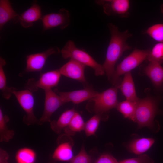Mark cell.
Masks as SVG:
<instances>
[{
    "mask_svg": "<svg viewBox=\"0 0 163 163\" xmlns=\"http://www.w3.org/2000/svg\"><path fill=\"white\" fill-rule=\"evenodd\" d=\"M76 112L73 108L66 110L61 115L57 120L51 121L50 124L52 130L56 133H60L69 125Z\"/></svg>",
    "mask_w": 163,
    "mask_h": 163,
    "instance_id": "obj_19",
    "label": "cell"
},
{
    "mask_svg": "<svg viewBox=\"0 0 163 163\" xmlns=\"http://www.w3.org/2000/svg\"><path fill=\"white\" fill-rule=\"evenodd\" d=\"M61 74L59 69L47 72L41 74L39 78L28 79L24 87L32 92L37 91L39 88L44 90L56 86L59 81Z\"/></svg>",
    "mask_w": 163,
    "mask_h": 163,
    "instance_id": "obj_7",
    "label": "cell"
},
{
    "mask_svg": "<svg viewBox=\"0 0 163 163\" xmlns=\"http://www.w3.org/2000/svg\"><path fill=\"white\" fill-rule=\"evenodd\" d=\"M155 140L152 138H143L136 139L130 144V150L136 154H141L147 150L152 145Z\"/></svg>",
    "mask_w": 163,
    "mask_h": 163,
    "instance_id": "obj_21",
    "label": "cell"
},
{
    "mask_svg": "<svg viewBox=\"0 0 163 163\" xmlns=\"http://www.w3.org/2000/svg\"><path fill=\"white\" fill-rule=\"evenodd\" d=\"M96 2L103 6L104 12L107 16L127 18L129 15L128 0H101Z\"/></svg>",
    "mask_w": 163,
    "mask_h": 163,
    "instance_id": "obj_10",
    "label": "cell"
},
{
    "mask_svg": "<svg viewBox=\"0 0 163 163\" xmlns=\"http://www.w3.org/2000/svg\"><path fill=\"white\" fill-rule=\"evenodd\" d=\"M41 20L44 31L56 27L63 29L70 24V14L67 10L62 8L57 13H51L44 15Z\"/></svg>",
    "mask_w": 163,
    "mask_h": 163,
    "instance_id": "obj_12",
    "label": "cell"
},
{
    "mask_svg": "<svg viewBox=\"0 0 163 163\" xmlns=\"http://www.w3.org/2000/svg\"><path fill=\"white\" fill-rule=\"evenodd\" d=\"M85 66L78 61L70 59L59 70L61 74L66 77L86 83V80L84 74Z\"/></svg>",
    "mask_w": 163,
    "mask_h": 163,
    "instance_id": "obj_14",
    "label": "cell"
},
{
    "mask_svg": "<svg viewBox=\"0 0 163 163\" xmlns=\"http://www.w3.org/2000/svg\"><path fill=\"white\" fill-rule=\"evenodd\" d=\"M45 97L43 113L38 124L41 125L50 122L52 114L60 106L66 103L62 97L51 89L44 90Z\"/></svg>",
    "mask_w": 163,
    "mask_h": 163,
    "instance_id": "obj_9",
    "label": "cell"
},
{
    "mask_svg": "<svg viewBox=\"0 0 163 163\" xmlns=\"http://www.w3.org/2000/svg\"><path fill=\"white\" fill-rule=\"evenodd\" d=\"M9 155L8 153L1 148H0V163H9Z\"/></svg>",
    "mask_w": 163,
    "mask_h": 163,
    "instance_id": "obj_32",
    "label": "cell"
},
{
    "mask_svg": "<svg viewBox=\"0 0 163 163\" xmlns=\"http://www.w3.org/2000/svg\"><path fill=\"white\" fill-rule=\"evenodd\" d=\"M6 64L5 60L0 57V89L2 92L3 97L9 99L13 92L17 89L14 87H9L7 85L6 78L4 70V66Z\"/></svg>",
    "mask_w": 163,
    "mask_h": 163,
    "instance_id": "obj_22",
    "label": "cell"
},
{
    "mask_svg": "<svg viewBox=\"0 0 163 163\" xmlns=\"http://www.w3.org/2000/svg\"><path fill=\"white\" fill-rule=\"evenodd\" d=\"M60 52L64 59H72L91 68L97 76L102 75L105 73L103 65L98 63L87 52L77 48L72 40L68 41Z\"/></svg>",
    "mask_w": 163,
    "mask_h": 163,
    "instance_id": "obj_4",
    "label": "cell"
},
{
    "mask_svg": "<svg viewBox=\"0 0 163 163\" xmlns=\"http://www.w3.org/2000/svg\"><path fill=\"white\" fill-rule=\"evenodd\" d=\"M118 88L114 86L101 92H98L88 101L87 108L90 112L102 116L110 109L116 107Z\"/></svg>",
    "mask_w": 163,
    "mask_h": 163,
    "instance_id": "obj_3",
    "label": "cell"
},
{
    "mask_svg": "<svg viewBox=\"0 0 163 163\" xmlns=\"http://www.w3.org/2000/svg\"><path fill=\"white\" fill-rule=\"evenodd\" d=\"M161 99L160 97L148 96L136 102L134 121L139 127L154 126L155 117L161 111L158 107Z\"/></svg>",
    "mask_w": 163,
    "mask_h": 163,
    "instance_id": "obj_2",
    "label": "cell"
},
{
    "mask_svg": "<svg viewBox=\"0 0 163 163\" xmlns=\"http://www.w3.org/2000/svg\"><path fill=\"white\" fill-rule=\"evenodd\" d=\"M36 158V154L33 149L27 147L19 149L15 155L17 163H34Z\"/></svg>",
    "mask_w": 163,
    "mask_h": 163,
    "instance_id": "obj_25",
    "label": "cell"
},
{
    "mask_svg": "<svg viewBox=\"0 0 163 163\" xmlns=\"http://www.w3.org/2000/svg\"><path fill=\"white\" fill-rule=\"evenodd\" d=\"M69 163H92V160L82 146L79 153L73 157Z\"/></svg>",
    "mask_w": 163,
    "mask_h": 163,
    "instance_id": "obj_29",
    "label": "cell"
},
{
    "mask_svg": "<svg viewBox=\"0 0 163 163\" xmlns=\"http://www.w3.org/2000/svg\"><path fill=\"white\" fill-rule=\"evenodd\" d=\"M108 27L111 37L103 66L108 80L111 81L115 72V66L117 61L124 52L131 49L126 41L132 34L128 30L120 32L117 27L111 23H109Z\"/></svg>",
    "mask_w": 163,
    "mask_h": 163,
    "instance_id": "obj_1",
    "label": "cell"
},
{
    "mask_svg": "<svg viewBox=\"0 0 163 163\" xmlns=\"http://www.w3.org/2000/svg\"><path fill=\"white\" fill-rule=\"evenodd\" d=\"M161 11L162 13L163 14V10H161Z\"/></svg>",
    "mask_w": 163,
    "mask_h": 163,
    "instance_id": "obj_34",
    "label": "cell"
},
{
    "mask_svg": "<svg viewBox=\"0 0 163 163\" xmlns=\"http://www.w3.org/2000/svg\"><path fill=\"white\" fill-rule=\"evenodd\" d=\"M149 50L136 49L117 66L113 77L111 80L112 84L117 87L122 81L120 76L139 66L147 58Z\"/></svg>",
    "mask_w": 163,
    "mask_h": 163,
    "instance_id": "obj_5",
    "label": "cell"
},
{
    "mask_svg": "<svg viewBox=\"0 0 163 163\" xmlns=\"http://www.w3.org/2000/svg\"><path fill=\"white\" fill-rule=\"evenodd\" d=\"M103 116L95 114L85 123L84 130L87 136L95 135Z\"/></svg>",
    "mask_w": 163,
    "mask_h": 163,
    "instance_id": "obj_26",
    "label": "cell"
},
{
    "mask_svg": "<svg viewBox=\"0 0 163 163\" xmlns=\"http://www.w3.org/2000/svg\"><path fill=\"white\" fill-rule=\"evenodd\" d=\"M119 163H154V162L149 155L143 154L137 157L122 160Z\"/></svg>",
    "mask_w": 163,
    "mask_h": 163,
    "instance_id": "obj_30",
    "label": "cell"
},
{
    "mask_svg": "<svg viewBox=\"0 0 163 163\" xmlns=\"http://www.w3.org/2000/svg\"><path fill=\"white\" fill-rule=\"evenodd\" d=\"M54 91L59 94L66 103L72 102L78 104L94 97L98 92L91 86L86 87L83 89L70 91H61L57 89Z\"/></svg>",
    "mask_w": 163,
    "mask_h": 163,
    "instance_id": "obj_13",
    "label": "cell"
},
{
    "mask_svg": "<svg viewBox=\"0 0 163 163\" xmlns=\"http://www.w3.org/2000/svg\"><path fill=\"white\" fill-rule=\"evenodd\" d=\"M147 59L160 64L163 62V43H158L149 50Z\"/></svg>",
    "mask_w": 163,
    "mask_h": 163,
    "instance_id": "obj_27",
    "label": "cell"
},
{
    "mask_svg": "<svg viewBox=\"0 0 163 163\" xmlns=\"http://www.w3.org/2000/svg\"><path fill=\"white\" fill-rule=\"evenodd\" d=\"M85 123L81 115L76 112L69 125L64 129L65 133L70 136L84 130Z\"/></svg>",
    "mask_w": 163,
    "mask_h": 163,
    "instance_id": "obj_23",
    "label": "cell"
},
{
    "mask_svg": "<svg viewBox=\"0 0 163 163\" xmlns=\"http://www.w3.org/2000/svg\"><path fill=\"white\" fill-rule=\"evenodd\" d=\"M19 15L12 8L10 2L8 0H0V28L11 20L17 23L19 21Z\"/></svg>",
    "mask_w": 163,
    "mask_h": 163,
    "instance_id": "obj_18",
    "label": "cell"
},
{
    "mask_svg": "<svg viewBox=\"0 0 163 163\" xmlns=\"http://www.w3.org/2000/svg\"><path fill=\"white\" fill-rule=\"evenodd\" d=\"M58 145L55 149L52 158L56 161H70L73 158V142L71 136L64 133L57 139Z\"/></svg>",
    "mask_w": 163,
    "mask_h": 163,
    "instance_id": "obj_11",
    "label": "cell"
},
{
    "mask_svg": "<svg viewBox=\"0 0 163 163\" xmlns=\"http://www.w3.org/2000/svg\"><path fill=\"white\" fill-rule=\"evenodd\" d=\"M117 87L121 90L126 100L136 102L140 99L136 94L131 72L124 74L123 80Z\"/></svg>",
    "mask_w": 163,
    "mask_h": 163,
    "instance_id": "obj_16",
    "label": "cell"
},
{
    "mask_svg": "<svg viewBox=\"0 0 163 163\" xmlns=\"http://www.w3.org/2000/svg\"><path fill=\"white\" fill-rule=\"evenodd\" d=\"M59 52L57 47H52L43 52L27 55L25 69L23 72L19 74V76H22L31 72H41L48 57Z\"/></svg>",
    "mask_w": 163,
    "mask_h": 163,
    "instance_id": "obj_8",
    "label": "cell"
},
{
    "mask_svg": "<svg viewBox=\"0 0 163 163\" xmlns=\"http://www.w3.org/2000/svg\"><path fill=\"white\" fill-rule=\"evenodd\" d=\"M25 114L23 119L24 123L27 126L38 124L39 120L34 112V99L32 92L28 89L17 91L13 92Z\"/></svg>",
    "mask_w": 163,
    "mask_h": 163,
    "instance_id": "obj_6",
    "label": "cell"
},
{
    "mask_svg": "<svg viewBox=\"0 0 163 163\" xmlns=\"http://www.w3.org/2000/svg\"><path fill=\"white\" fill-rule=\"evenodd\" d=\"M9 118L4 114L0 108V142H8L13 138L15 133L13 130L9 129L7 123Z\"/></svg>",
    "mask_w": 163,
    "mask_h": 163,
    "instance_id": "obj_20",
    "label": "cell"
},
{
    "mask_svg": "<svg viewBox=\"0 0 163 163\" xmlns=\"http://www.w3.org/2000/svg\"><path fill=\"white\" fill-rule=\"evenodd\" d=\"M145 33L158 43H163V24L153 25L149 27Z\"/></svg>",
    "mask_w": 163,
    "mask_h": 163,
    "instance_id": "obj_28",
    "label": "cell"
},
{
    "mask_svg": "<svg viewBox=\"0 0 163 163\" xmlns=\"http://www.w3.org/2000/svg\"><path fill=\"white\" fill-rule=\"evenodd\" d=\"M136 103L126 100L118 102L116 108L124 117L134 121Z\"/></svg>",
    "mask_w": 163,
    "mask_h": 163,
    "instance_id": "obj_24",
    "label": "cell"
},
{
    "mask_svg": "<svg viewBox=\"0 0 163 163\" xmlns=\"http://www.w3.org/2000/svg\"><path fill=\"white\" fill-rule=\"evenodd\" d=\"M54 163L51 162V163Z\"/></svg>",
    "mask_w": 163,
    "mask_h": 163,
    "instance_id": "obj_35",
    "label": "cell"
},
{
    "mask_svg": "<svg viewBox=\"0 0 163 163\" xmlns=\"http://www.w3.org/2000/svg\"><path fill=\"white\" fill-rule=\"evenodd\" d=\"M94 163H119L112 155L109 154L102 155Z\"/></svg>",
    "mask_w": 163,
    "mask_h": 163,
    "instance_id": "obj_31",
    "label": "cell"
},
{
    "mask_svg": "<svg viewBox=\"0 0 163 163\" xmlns=\"http://www.w3.org/2000/svg\"><path fill=\"white\" fill-rule=\"evenodd\" d=\"M41 11L40 6L36 3L19 16V21L25 28L32 26L34 23L42 18Z\"/></svg>",
    "mask_w": 163,
    "mask_h": 163,
    "instance_id": "obj_17",
    "label": "cell"
},
{
    "mask_svg": "<svg viewBox=\"0 0 163 163\" xmlns=\"http://www.w3.org/2000/svg\"><path fill=\"white\" fill-rule=\"evenodd\" d=\"M161 10H163V4H162L160 6Z\"/></svg>",
    "mask_w": 163,
    "mask_h": 163,
    "instance_id": "obj_33",
    "label": "cell"
},
{
    "mask_svg": "<svg viewBox=\"0 0 163 163\" xmlns=\"http://www.w3.org/2000/svg\"><path fill=\"white\" fill-rule=\"evenodd\" d=\"M142 73L149 77L156 89L163 88V67L161 64L155 62H149L143 68Z\"/></svg>",
    "mask_w": 163,
    "mask_h": 163,
    "instance_id": "obj_15",
    "label": "cell"
}]
</instances>
